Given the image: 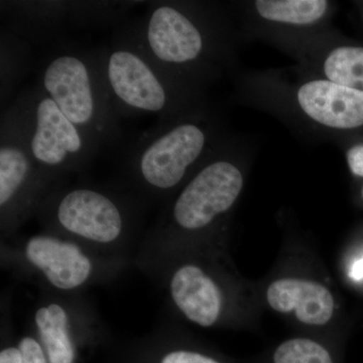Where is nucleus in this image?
Masks as SVG:
<instances>
[{
	"label": "nucleus",
	"instance_id": "f8f14e48",
	"mask_svg": "<svg viewBox=\"0 0 363 363\" xmlns=\"http://www.w3.org/2000/svg\"><path fill=\"white\" fill-rule=\"evenodd\" d=\"M171 294L183 314L200 326H212L220 315V291L200 267H180L172 278Z\"/></svg>",
	"mask_w": 363,
	"mask_h": 363
},
{
	"label": "nucleus",
	"instance_id": "f257e3e1",
	"mask_svg": "<svg viewBox=\"0 0 363 363\" xmlns=\"http://www.w3.org/2000/svg\"><path fill=\"white\" fill-rule=\"evenodd\" d=\"M37 85L104 150L119 142V116L105 77L104 48L89 49L66 38L49 45Z\"/></svg>",
	"mask_w": 363,
	"mask_h": 363
},
{
	"label": "nucleus",
	"instance_id": "9b49d317",
	"mask_svg": "<svg viewBox=\"0 0 363 363\" xmlns=\"http://www.w3.org/2000/svg\"><path fill=\"white\" fill-rule=\"evenodd\" d=\"M267 302L281 313L295 311L298 321L308 325H324L334 312L331 293L320 284L298 279L274 281L267 292Z\"/></svg>",
	"mask_w": 363,
	"mask_h": 363
},
{
	"label": "nucleus",
	"instance_id": "7ed1b4c3",
	"mask_svg": "<svg viewBox=\"0 0 363 363\" xmlns=\"http://www.w3.org/2000/svg\"><path fill=\"white\" fill-rule=\"evenodd\" d=\"M23 92L28 149L38 169L51 185L65 173L84 169L104 150L69 121L39 86L26 88Z\"/></svg>",
	"mask_w": 363,
	"mask_h": 363
},
{
	"label": "nucleus",
	"instance_id": "412c9836",
	"mask_svg": "<svg viewBox=\"0 0 363 363\" xmlns=\"http://www.w3.org/2000/svg\"><path fill=\"white\" fill-rule=\"evenodd\" d=\"M347 162L352 174L363 178V145H355L348 150Z\"/></svg>",
	"mask_w": 363,
	"mask_h": 363
},
{
	"label": "nucleus",
	"instance_id": "6e6552de",
	"mask_svg": "<svg viewBox=\"0 0 363 363\" xmlns=\"http://www.w3.org/2000/svg\"><path fill=\"white\" fill-rule=\"evenodd\" d=\"M2 26L30 45H51L65 38L69 1H1Z\"/></svg>",
	"mask_w": 363,
	"mask_h": 363
},
{
	"label": "nucleus",
	"instance_id": "a211bd4d",
	"mask_svg": "<svg viewBox=\"0 0 363 363\" xmlns=\"http://www.w3.org/2000/svg\"><path fill=\"white\" fill-rule=\"evenodd\" d=\"M274 363H333L328 351L310 339L286 341L277 348Z\"/></svg>",
	"mask_w": 363,
	"mask_h": 363
},
{
	"label": "nucleus",
	"instance_id": "1a4fd4ad",
	"mask_svg": "<svg viewBox=\"0 0 363 363\" xmlns=\"http://www.w3.org/2000/svg\"><path fill=\"white\" fill-rule=\"evenodd\" d=\"M28 262L61 290H73L89 278L92 264L77 245L56 236L37 235L26 245Z\"/></svg>",
	"mask_w": 363,
	"mask_h": 363
},
{
	"label": "nucleus",
	"instance_id": "9d476101",
	"mask_svg": "<svg viewBox=\"0 0 363 363\" xmlns=\"http://www.w3.org/2000/svg\"><path fill=\"white\" fill-rule=\"evenodd\" d=\"M298 101L308 116L324 125L344 130L363 125V91L329 80L312 81L300 88Z\"/></svg>",
	"mask_w": 363,
	"mask_h": 363
},
{
	"label": "nucleus",
	"instance_id": "5701e85b",
	"mask_svg": "<svg viewBox=\"0 0 363 363\" xmlns=\"http://www.w3.org/2000/svg\"><path fill=\"white\" fill-rule=\"evenodd\" d=\"M350 277L357 281L363 278V257L355 262L354 266L351 269Z\"/></svg>",
	"mask_w": 363,
	"mask_h": 363
},
{
	"label": "nucleus",
	"instance_id": "39448f33",
	"mask_svg": "<svg viewBox=\"0 0 363 363\" xmlns=\"http://www.w3.org/2000/svg\"><path fill=\"white\" fill-rule=\"evenodd\" d=\"M51 186L33 162L28 143L23 91L1 113L0 207L2 219H16L42 201Z\"/></svg>",
	"mask_w": 363,
	"mask_h": 363
},
{
	"label": "nucleus",
	"instance_id": "ddd939ff",
	"mask_svg": "<svg viewBox=\"0 0 363 363\" xmlns=\"http://www.w3.org/2000/svg\"><path fill=\"white\" fill-rule=\"evenodd\" d=\"M32 45L11 30H0V100L1 111L32 68Z\"/></svg>",
	"mask_w": 363,
	"mask_h": 363
},
{
	"label": "nucleus",
	"instance_id": "6ab92c4d",
	"mask_svg": "<svg viewBox=\"0 0 363 363\" xmlns=\"http://www.w3.org/2000/svg\"><path fill=\"white\" fill-rule=\"evenodd\" d=\"M18 348L23 354V363H47L44 351L35 339L32 337L21 339Z\"/></svg>",
	"mask_w": 363,
	"mask_h": 363
},
{
	"label": "nucleus",
	"instance_id": "4be33fe9",
	"mask_svg": "<svg viewBox=\"0 0 363 363\" xmlns=\"http://www.w3.org/2000/svg\"><path fill=\"white\" fill-rule=\"evenodd\" d=\"M0 363H23L20 348L9 347L0 353Z\"/></svg>",
	"mask_w": 363,
	"mask_h": 363
},
{
	"label": "nucleus",
	"instance_id": "b1692460",
	"mask_svg": "<svg viewBox=\"0 0 363 363\" xmlns=\"http://www.w3.org/2000/svg\"><path fill=\"white\" fill-rule=\"evenodd\" d=\"M362 197H363V189H362Z\"/></svg>",
	"mask_w": 363,
	"mask_h": 363
},
{
	"label": "nucleus",
	"instance_id": "4468645a",
	"mask_svg": "<svg viewBox=\"0 0 363 363\" xmlns=\"http://www.w3.org/2000/svg\"><path fill=\"white\" fill-rule=\"evenodd\" d=\"M35 324L50 363H73L75 350L68 330V315L58 304H50L35 313Z\"/></svg>",
	"mask_w": 363,
	"mask_h": 363
},
{
	"label": "nucleus",
	"instance_id": "423d86ee",
	"mask_svg": "<svg viewBox=\"0 0 363 363\" xmlns=\"http://www.w3.org/2000/svg\"><path fill=\"white\" fill-rule=\"evenodd\" d=\"M48 213L72 235L108 245L123 235L128 216L116 198L101 190L78 187L49 197Z\"/></svg>",
	"mask_w": 363,
	"mask_h": 363
},
{
	"label": "nucleus",
	"instance_id": "f3484780",
	"mask_svg": "<svg viewBox=\"0 0 363 363\" xmlns=\"http://www.w3.org/2000/svg\"><path fill=\"white\" fill-rule=\"evenodd\" d=\"M324 71L331 82L363 91V48H337L325 62Z\"/></svg>",
	"mask_w": 363,
	"mask_h": 363
},
{
	"label": "nucleus",
	"instance_id": "0eeeda50",
	"mask_svg": "<svg viewBox=\"0 0 363 363\" xmlns=\"http://www.w3.org/2000/svg\"><path fill=\"white\" fill-rule=\"evenodd\" d=\"M243 178L231 162H210L184 188L173 206V219L186 230L209 225L230 209L240 194Z\"/></svg>",
	"mask_w": 363,
	"mask_h": 363
},
{
	"label": "nucleus",
	"instance_id": "2eb2a0df",
	"mask_svg": "<svg viewBox=\"0 0 363 363\" xmlns=\"http://www.w3.org/2000/svg\"><path fill=\"white\" fill-rule=\"evenodd\" d=\"M135 1H69V25L81 30L116 25Z\"/></svg>",
	"mask_w": 363,
	"mask_h": 363
},
{
	"label": "nucleus",
	"instance_id": "aec40b11",
	"mask_svg": "<svg viewBox=\"0 0 363 363\" xmlns=\"http://www.w3.org/2000/svg\"><path fill=\"white\" fill-rule=\"evenodd\" d=\"M162 363H219L212 358L191 352V351H174L162 358Z\"/></svg>",
	"mask_w": 363,
	"mask_h": 363
},
{
	"label": "nucleus",
	"instance_id": "f03ea898",
	"mask_svg": "<svg viewBox=\"0 0 363 363\" xmlns=\"http://www.w3.org/2000/svg\"><path fill=\"white\" fill-rule=\"evenodd\" d=\"M104 73L119 117L175 116L180 104L177 76L156 63L119 26L111 45L104 47Z\"/></svg>",
	"mask_w": 363,
	"mask_h": 363
},
{
	"label": "nucleus",
	"instance_id": "dca6fc26",
	"mask_svg": "<svg viewBox=\"0 0 363 363\" xmlns=\"http://www.w3.org/2000/svg\"><path fill=\"white\" fill-rule=\"evenodd\" d=\"M325 0H257L255 7L262 18L279 23L309 25L324 16Z\"/></svg>",
	"mask_w": 363,
	"mask_h": 363
},
{
	"label": "nucleus",
	"instance_id": "20e7f679",
	"mask_svg": "<svg viewBox=\"0 0 363 363\" xmlns=\"http://www.w3.org/2000/svg\"><path fill=\"white\" fill-rule=\"evenodd\" d=\"M206 145V133L197 124L162 121L131 147L126 157L128 168L147 192H169L199 161Z\"/></svg>",
	"mask_w": 363,
	"mask_h": 363
}]
</instances>
